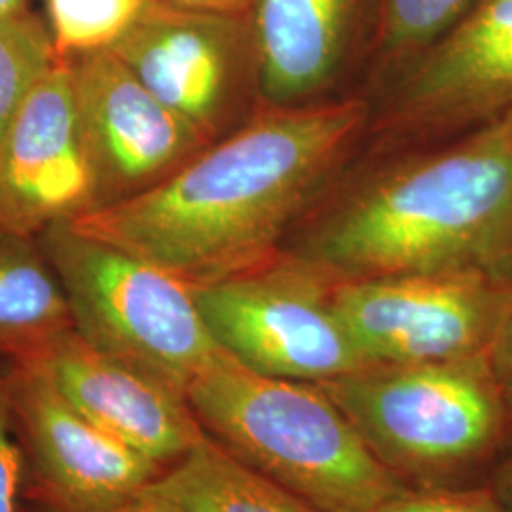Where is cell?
I'll use <instances>...</instances> for the list:
<instances>
[{
  "label": "cell",
  "mask_w": 512,
  "mask_h": 512,
  "mask_svg": "<svg viewBox=\"0 0 512 512\" xmlns=\"http://www.w3.org/2000/svg\"><path fill=\"white\" fill-rule=\"evenodd\" d=\"M372 101L264 105L145 194L71 222L202 287L285 249L366 141Z\"/></svg>",
  "instance_id": "cell-1"
},
{
  "label": "cell",
  "mask_w": 512,
  "mask_h": 512,
  "mask_svg": "<svg viewBox=\"0 0 512 512\" xmlns=\"http://www.w3.org/2000/svg\"><path fill=\"white\" fill-rule=\"evenodd\" d=\"M346 173L285 249L340 281L480 270L512 279V122L374 154Z\"/></svg>",
  "instance_id": "cell-2"
},
{
  "label": "cell",
  "mask_w": 512,
  "mask_h": 512,
  "mask_svg": "<svg viewBox=\"0 0 512 512\" xmlns=\"http://www.w3.org/2000/svg\"><path fill=\"white\" fill-rule=\"evenodd\" d=\"M186 399L209 439L323 512H374L406 492L319 384L258 374L220 349Z\"/></svg>",
  "instance_id": "cell-3"
},
{
  "label": "cell",
  "mask_w": 512,
  "mask_h": 512,
  "mask_svg": "<svg viewBox=\"0 0 512 512\" xmlns=\"http://www.w3.org/2000/svg\"><path fill=\"white\" fill-rule=\"evenodd\" d=\"M319 385L406 490L488 486L507 429L490 357L366 365Z\"/></svg>",
  "instance_id": "cell-4"
},
{
  "label": "cell",
  "mask_w": 512,
  "mask_h": 512,
  "mask_svg": "<svg viewBox=\"0 0 512 512\" xmlns=\"http://www.w3.org/2000/svg\"><path fill=\"white\" fill-rule=\"evenodd\" d=\"M67 294L73 327L93 348L175 385L220 353L194 287L103 239L57 224L38 236Z\"/></svg>",
  "instance_id": "cell-5"
},
{
  "label": "cell",
  "mask_w": 512,
  "mask_h": 512,
  "mask_svg": "<svg viewBox=\"0 0 512 512\" xmlns=\"http://www.w3.org/2000/svg\"><path fill=\"white\" fill-rule=\"evenodd\" d=\"M338 283L283 249L194 294L215 342L238 363L264 376L325 384L370 365L338 308Z\"/></svg>",
  "instance_id": "cell-6"
},
{
  "label": "cell",
  "mask_w": 512,
  "mask_h": 512,
  "mask_svg": "<svg viewBox=\"0 0 512 512\" xmlns=\"http://www.w3.org/2000/svg\"><path fill=\"white\" fill-rule=\"evenodd\" d=\"M372 154L461 137L512 112V0H475L433 44L387 76Z\"/></svg>",
  "instance_id": "cell-7"
},
{
  "label": "cell",
  "mask_w": 512,
  "mask_h": 512,
  "mask_svg": "<svg viewBox=\"0 0 512 512\" xmlns=\"http://www.w3.org/2000/svg\"><path fill=\"white\" fill-rule=\"evenodd\" d=\"M110 52L211 145L264 107L251 12H205L147 0Z\"/></svg>",
  "instance_id": "cell-8"
},
{
  "label": "cell",
  "mask_w": 512,
  "mask_h": 512,
  "mask_svg": "<svg viewBox=\"0 0 512 512\" xmlns=\"http://www.w3.org/2000/svg\"><path fill=\"white\" fill-rule=\"evenodd\" d=\"M336 302L370 365L490 357L512 304V279L458 270L340 281Z\"/></svg>",
  "instance_id": "cell-9"
},
{
  "label": "cell",
  "mask_w": 512,
  "mask_h": 512,
  "mask_svg": "<svg viewBox=\"0 0 512 512\" xmlns=\"http://www.w3.org/2000/svg\"><path fill=\"white\" fill-rule=\"evenodd\" d=\"M6 380L35 499L44 512H116L165 469L88 420L29 359Z\"/></svg>",
  "instance_id": "cell-10"
},
{
  "label": "cell",
  "mask_w": 512,
  "mask_h": 512,
  "mask_svg": "<svg viewBox=\"0 0 512 512\" xmlns=\"http://www.w3.org/2000/svg\"><path fill=\"white\" fill-rule=\"evenodd\" d=\"M92 160L97 209L164 183L211 143L110 50L65 59ZM95 209V211H97Z\"/></svg>",
  "instance_id": "cell-11"
},
{
  "label": "cell",
  "mask_w": 512,
  "mask_h": 512,
  "mask_svg": "<svg viewBox=\"0 0 512 512\" xmlns=\"http://www.w3.org/2000/svg\"><path fill=\"white\" fill-rule=\"evenodd\" d=\"M95 209L73 74L59 59L0 135V230L38 238Z\"/></svg>",
  "instance_id": "cell-12"
},
{
  "label": "cell",
  "mask_w": 512,
  "mask_h": 512,
  "mask_svg": "<svg viewBox=\"0 0 512 512\" xmlns=\"http://www.w3.org/2000/svg\"><path fill=\"white\" fill-rule=\"evenodd\" d=\"M27 359L50 376L78 412L164 469L205 437L181 389L93 348L74 329Z\"/></svg>",
  "instance_id": "cell-13"
},
{
  "label": "cell",
  "mask_w": 512,
  "mask_h": 512,
  "mask_svg": "<svg viewBox=\"0 0 512 512\" xmlns=\"http://www.w3.org/2000/svg\"><path fill=\"white\" fill-rule=\"evenodd\" d=\"M264 105L325 99L372 50L378 0H255L251 8Z\"/></svg>",
  "instance_id": "cell-14"
},
{
  "label": "cell",
  "mask_w": 512,
  "mask_h": 512,
  "mask_svg": "<svg viewBox=\"0 0 512 512\" xmlns=\"http://www.w3.org/2000/svg\"><path fill=\"white\" fill-rule=\"evenodd\" d=\"M73 329L67 294L38 239L0 230V357H33Z\"/></svg>",
  "instance_id": "cell-15"
},
{
  "label": "cell",
  "mask_w": 512,
  "mask_h": 512,
  "mask_svg": "<svg viewBox=\"0 0 512 512\" xmlns=\"http://www.w3.org/2000/svg\"><path fill=\"white\" fill-rule=\"evenodd\" d=\"M184 512H323L207 435L147 488Z\"/></svg>",
  "instance_id": "cell-16"
},
{
  "label": "cell",
  "mask_w": 512,
  "mask_h": 512,
  "mask_svg": "<svg viewBox=\"0 0 512 512\" xmlns=\"http://www.w3.org/2000/svg\"><path fill=\"white\" fill-rule=\"evenodd\" d=\"M475 0H378L370 54L387 78L458 21Z\"/></svg>",
  "instance_id": "cell-17"
},
{
  "label": "cell",
  "mask_w": 512,
  "mask_h": 512,
  "mask_svg": "<svg viewBox=\"0 0 512 512\" xmlns=\"http://www.w3.org/2000/svg\"><path fill=\"white\" fill-rule=\"evenodd\" d=\"M57 63L46 19L33 10L0 18V135Z\"/></svg>",
  "instance_id": "cell-18"
},
{
  "label": "cell",
  "mask_w": 512,
  "mask_h": 512,
  "mask_svg": "<svg viewBox=\"0 0 512 512\" xmlns=\"http://www.w3.org/2000/svg\"><path fill=\"white\" fill-rule=\"evenodd\" d=\"M147 0H44L59 59L112 50L139 18Z\"/></svg>",
  "instance_id": "cell-19"
},
{
  "label": "cell",
  "mask_w": 512,
  "mask_h": 512,
  "mask_svg": "<svg viewBox=\"0 0 512 512\" xmlns=\"http://www.w3.org/2000/svg\"><path fill=\"white\" fill-rule=\"evenodd\" d=\"M374 512H512L488 486L456 490H406Z\"/></svg>",
  "instance_id": "cell-20"
},
{
  "label": "cell",
  "mask_w": 512,
  "mask_h": 512,
  "mask_svg": "<svg viewBox=\"0 0 512 512\" xmlns=\"http://www.w3.org/2000/svg\"><path fill=\"white\" fill-rule=\"evenodd\" d=\"M25 469V454L10 403L4 359V365L0 366V512H19Z\"/></svg>",
  "instance_id": "cell-21"
},
{
  "label": "cell",
  "mask_w": 512,
  "mask_h": 512,
  "mask_svg": "<svg viewBox=\"0 0 512 512\" xmlns=\"http://www.w3.org/2000/svg\"><path fill=\"white\" fill-rule=\"evenodd\" d=\"M507 395V429L501 452L497 456L488 488L494 492L509 509H512V384H505Z\"/></svg>",
  "instance_id": "cell-22"
},
{
  "label": "cell",
  "mask_w": 512,
  "mask_h": 512,
  "mask_svg": "<svg viewBox=\"0 0 512 512\" xmlns=\"http://www.w3.org/2000/svg\"><path fill=\"white\" fill-rule=\"evenodd\" d=\"M490 363L503 384H512V304L503 321V327L497 334V340L490 353Z\"/></svg>",
  "instance_id": "cell-23"
},
{
  "label": "cell",
  "mask_w": 512,
  "mask_h": 512,
  "mask_svg": "<svg viewBox=\"0 0 512 512\" xmlns=\"http://www.w3.org/2000/svg\"><path fill=\"white\" fill-rule=\"evenodd\" d=\"M171 6L205 10V12H224V14H249L255 0H160Z\"/></svg>",
  "instance_id": "cell-24"
},
{
  "label": "cell",
  "mask_w": 512,
  "mask_h": 512,
  "mask_svg": "<svg viewBox=\"0 0 512 512\" xmlns=\"http://www.w3.org/2000/svg\"><path fill=\"white\" fill-rule=\"evenodd\" d=\"M116 512H184L171 505L169 501H165L158 495L150 494V492H143V494L137 495L135 499H131L128 505H124L122 509H118Z\"/></svg>",
  "instance_id": "cell-25"
},
{
  "label": "cell",
  "mask_w": 512,
  "mask_h": 512,
  "mask_svg": "<svg viewBox=\"0 0 512 512\" xmlns=\"http://www.w3.org/2000/svg\"><path fill=\"white\" fill-rule=\"evenodd\" d=\"M31 4L33 0H0V18L33 10Z\"/></svg>",
  "instance_id": "cell-26"
},
{
  "label": "cell",
  "mask_w": 512,
  "mask_h": 512,
  "mask_svg": "<svg viewBox=\"0 0 512 512\" xmlns=\"http://www.w3.org/2000/svg\"><path fill=\"white\" fill-rule=\"evenodd\" d=\"M509 118H511V122H512V112H509Z\"/></svg>",
  "instance_id": "cell-27"
},
{
  "label": "cell",
  "mask_w": 512,
  "mask_h": 512,
  "mask_svg": "<svg viewBox=\"0 0 512 512\" xmlns=\"http://www.w3.org/2000/svg\"><path fill=\"white\" fill-rule=\"evenodd\" d=\"M0 359H2V357H0Z\"/></svg>",
  "instance_id": "cell-28"
}]
</instances>
